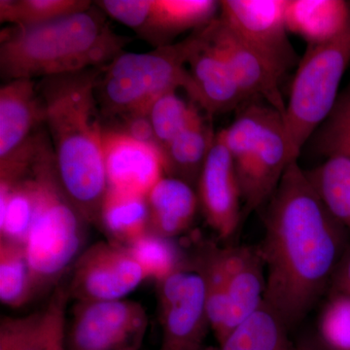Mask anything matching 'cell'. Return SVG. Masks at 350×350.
I'll list each match as a JSON object with an SVG mask.
<instances>
[{"mask_svg":"<svg viewBox=\"0 0 350 350\" xmlns=\"http://www.w3.org/2000/svg\"><path fill=\"white\" fill-rule=\"evenodd\" d=\"M271 108L261 103H247L239 110L231 125L219 131L226 148L231 154L236 170L243 167L254 151Z\"/></svg>","mask_w":350,"mask_h":350,"instance_id":"30","label":"cell"},{"mask_svg":"<svg viewBox=\"0 0 350 350\" xmlns=\"http://www.w3.org/2000/svg\"><path fill=\"white\" fill-rule=\"evenodd\" d=\"M320 342L328 350H350V298L331 294L319 325Z\"/></svg>","mask_w":350,"mask_h":350,"instance_id":"34","label":"cell"},{"mask_svg":"<svg viewBox=\"0 0 350 350\" xmlns=\"http://www.w3.org/2000/svg\"><path fill=\"white\" fill-rule=\"evenodd\" d=\"M98 228L110 243L130 245L150 231L146 196L107 188Z\"/></svg>","mask_w":350,"mask_h":350,"instance_id":"22","label":"cell"},{"mask_svg":"<svg viewBox=\"0 0 350 350\" xmlns=\"http://www.w3.org/2000/svg\"><path fill=\"white\" fill-rule=\"evenodd\" d=\"M40 189L31 167L19 180L0 182V239L24 243L39 206Z\"/></svg>","mask_w":350,"mask_h":350,"instance_id":"23","label":"cell"},{"mask_svg":"<svg viewBox=\"0 0 350 350\" xmlns=\"http://www.w3.org/2000/svg\"><path fill=\"white\" fill-rule=\"evenodd\" d=\"M314 135L319 153L350 160V84L338 94L330 115Z\"/></svg>","mask_w":350,"mask_h":350,"instance_id":"32","label":"cell"},{"mask_svg":"<svg viewBox=\"0 0 350 350\" xmlns=\"http://www.w3.org/2000/svg\"><path fill=\"white\" fill-rule=\"evenodd\" d=\"M44 107L34 80L0 88V182L19 180L31 170L45 131Z\"/></svg>","mask_w":350,"mask_h":350,"instance_id":"7","label":"cell"},{"mask_svg":"<svg viewBox=\"0 0 350 350\" xmlns=\"http://www.w3.org/2000/svg\"><path fill=\"white\" fill-rule=\"evenodd\" d=\"M103 157L108 188L147 196L165 174L162 150L118 126L103 125Z\"/></svg>","mask_w":350,"mask_h":350,"instance_id":"14","label":"cell"},{"mask_svg":"<svg viewBox=\"0 0 350 350\" xmlns=\"http://www.w3.org/2000/svg\"><path fill=\"white\" fill-rule=\"evenodd\" d=\"M350 1L344 0H287L288 31L300 36L308 46L325 43L338 36L349 24Z\"/></svg>","mask_w":350,"mask_h":350,"instance_id":"20","label":"cell"},{"mask_svg":"<svg viewBox=\"0 0 350 350\" xmlns=\"http://www.w3.org/2000/svg\"><path fill=\"white\" fill-rule=\"evenodd\" d=\"M160 350H204L207 329L206 285L192 257L162 282H157Z\"/></svg>","mask_w":350,"mask_h":350,"instance_id":"8","label":"cell"},{"mask_svg":"<svg viewBox=\"0 0 350 350\" xmlns=\"http://www.w3.org/2000/svg\"><path fill=\"white\" fill-rule=\"evenodd\" d=\"M43 310L21 317H2L0 350H27L38 331Z\"/></svg>","mask_w":350,"mask_h":350,"instance_id":"35","label":"cell"},{"mask_svg":"<svg viewBox=\"0 0 350 350\" xmlns=\"http://www.w3.org/2000/svg\"><path fill=\"white\" fill-rule=\"evenodd\" d=\"M223 257L227 273L232 331L264 303L266 268L258 247H224Z\"/></svg>","mask_w":350,"mask_h":350,"instance_id":"17","label":"cell"},{"mask_svg":"<svg viewBox=\"0 0 350 350\" xmlns=\"http://www.w3.org/2000/svg\"><path fill=\"white\" fill-rule=\"evenodd\" d=\"M100 69L44 78L38 84L62 187L88 224L96 227L108 188L96 94Z\"/></svg>","mask_w":350,"mask_h":350,"instance_id":"2","label":"cell"},{"mask_svg":"<svg viewBox=\"0 0 350 350\" xmlns=\"http://www.w3.org/2000/svg\"><path fill=\"white\" fill-rule=\"evenodd\" d=\"M192 258L204 278L209 324L219 345L231 332L223 248L211 243H202L198 244Z\"/></svg>","mask_w":350,"mask_h":350,"instance_id":"24","label":"cell"},{"mask_svg":"<svg viewBox=\"0 0 350 350\" xmlns=\"http://www.w3.org/2000/svg\"><path fill=\"white\" fill-rule=\"evenodd\" d=\"M96 3L103 12L137 33L148 18L152 0H101Z\"/></svg>","mask_w":350,"mask_h":350,"instance_id":"36","label":"cell"},{"mask_svg":"<svg viewBox=\"0 0 350 350\" xmlns=\"http://www.w3.org/2000/svg\"><path fill=\"white\" fill-rule=\"evenodd\" d=\"M287 0H223L220 20L284 77L298 62L288 38Z\"/></svg>","mask_w":350,"mask_h":350,"instance_id":"10","label":"cell"},{"mask_svg":"<svg viewBox=\"0 0 350 350\" xmlns=\"http://www.w3.org/2000/svg\"><path fill=\"white\" fill-rule=\"evenodd\" d=\"M101 12L92 6L45 24L2 29L1 77L44 79L111 63L131 39L113 31Z\"/></svg>","mask_w":350,"mask_h":350,"instance_id":"3","label":"cell"},{"mask_svg":"<svg viewBox=\"0 0 350 350\" xmlns=\"http://www.w3.org/2000/svg\"><path fill=\"white\" fill-rule=\"evenodd\" d=\"M69 280V298L78 301L122 300L147 280L125 246L100 241L83 251Z\"/></svg>","mask_w":350,"mask_h":350,"instance_id":"11","label":"cell"},{"mask_svg":"<svg viewBox=\"0 0 350 350\" xmlns=\"http://www.w3.org/2000/svg\"><path fill=\"white\" fill-rule=\"evenodd\" d=\"M148 327L142 304L78 301L66 328V350H139Z\"/></svg>","mask_w":350,"mask_h":350,"instance_id":"9","label":"cell"},{"mask_svg":"<svg viewBox=\"0 0 350 350\" xmlns=\"http://www.w3.org/2000/svg\"><path fill=\"white\" fill-rule=\"evenodd\" d=\"M68 287L59 283L52 292L42 319L27 350H66Z\"/></svg>","mask_w":350,"mask_h":350,"instance_id":"33","label":"cell"},{"mask_svg":"<svg viewBox=\"0 0 350 350\" xmlns=\"http://www.w3.org/2000/svg\"><path fill=\"white\" fill-rule=\"evenodd\" d=\"M296 350H328L320 342L312 340H304L296 344Z\"/></svg>","mask_w":350,"mask_h":350,"instance_id":"38","label":"cell"},{"mask_svg":"<svg viewBox=\"0 0 350 350\" xmlns=\"http://www.w3.org/2000/svg\"><path fill=\"white\" fill-rule=\"evenodd\" d=\"M159 350H160V349H159Z\"/></svg>","mask_w":350,"mask_h":350,"instance_id":"39","label":"cell"},{"mask_svg":"<svg viewBox=\"0 0 350 350\" xmlns=\"http://www.w3.org/2000/svg\"><path fill=\"white\" fill-rule=\"evenodd\" d=\"M144 269L147 280L162 282L188 262L189 256L174 239L149 231L125 246Z\"/></svg>","mask_w":350,"mask_h":350,"instance_id":"28","label":"cell"},{"mask_svg":"<svg viewBox=\"0 0 350 350\" xmlns=\"http://www.w3.org/2000/svg\"><path fill=\"white\" fill-rule=\"evenodd\" d=\"M192 36L147 53L123 52L100 69L96 84L101 116L121 120L147 115L152 103L183 89L191 98L188 69Z\"/></svg>","mask_w":350,"mask_h":350,"instance_id":"5","label":"cell"},{"mask_svg":"<svg viewBox=\"0 0 350 350\" xmlns=\"http://www.w3.org/2000/svg\"><path fill=\"white\" fill-rule=\"evenodd\" d=\"M207 31L246 98H262L276 111L284 114L286 103L280 91L282 76L239 39L220 18L207 25Z\"/></svg>","mask_w":350,"mask_h":350,"instance_id":"16","label":"cell"},{"mask_svg":"<svg viewBox=\"0 0 350 350\" xmlns=\"http://www.w3.org/2000/svg\"><path fill=\"white\" fill-rule=\"evenodd\" d=\"M31 172L39 183L40 200L25 247L39 296L54 290L86 250L89 224L62 187L46 135L36 151Z\"/></svg>","mask_w":350,"mask_h":350,"instance_id":"4","label":"cell"},{"mask_svg":"<svg viewBox=\"0 0 350 350\" xmlns=\"http://www.w3.org/2000/svg\"><path fill=\"white\" fill-rule=\"evenodd\" d=\"M290 163L283 116L271 107L254 151L237 170L243 218L269 202Z\"/></svg>","mask_w":350,"mask_h":350,"instance_id":"13","label":"cell"},{"mask_svg":"<svg viewBox=\"0 0 350 350\" xmlns=\"http://www.w3.org/2000/svg\"><path fill=\"white\" fill-rule=\"evenodd\" d=\"M330 292L350 298V248L345 250L335 269L331 280Z\"/></svg>","mask_w":350,"mask_h":350,"instance_id":"37","label":"cell"},{"mask_svg":"<svg viewBox=\"0 0 350 350\" xmlns=\"http://www.w3.org/2000/svg\"><path fill=\"white\" fill-rule=\"evenodd\" d=\"M150 231L174 239L192 227L200 208L196 189L174 177L163 176L146 196Z\"/></svg>","mask_w":350,"mask_h":350,"instance_id":"19","label":"cell"},{"mask_svg":"<svg viewBox=\"0 0 350 350\" xmlns=\"http://www.w3.org/2000/svg\"><path fill=\"white\" fill-rule=\"evenodd\" d=\"M350 64V18L338 36L308 46L298 64L283 122L290 163L298 162L301 148L330 115Z\"/></svg>","mask_w":350,"mask_h":350,"instance_id":"6","label":"cell"},{"mask_svg":"<svg viewBox=\"0 0 350 350\" xmlns=\"http://www.w3.org/2000/svg\"><path fill=\"white\" fill-rule=\"evenodd\" d=\"M36 297L25 244L0 239V301L19 308Z\"/></svg>","mask_w":350,"mask_h":350,"instance_id":"27","label":"cell"},{"mask_svg":"<svg viewBox=\"0 0 350 350\" xmlns=\"http://www.w3.org/2000/svg\"><path fill=\"white\" fill-rule=\"evenodd\" d=\"M220 1L152 0L150 12L137 36L155 46L170 45L179 34L202 29L216 19Z\"/></svg>","mask_w":350,"mask_h":350,"instance_id":"18","label":"cell"},{"mask_svg":"<svg viewBox=\"0 0 350 350\" xmlns=\"http://www.w3.org/2000/svg\"><path fill=\"white\" fill-rule=\"evenodd\" d=\"M88 0H1L0 22L14 27L45 24L91 8Z\"/></svg>","mask_w":350,"mask_h":350,"instance_id":"29","label":"cell"},{"mask_svg":"<svg viewBox=\"0 0 350 350\" xmlns=\"http://www.w3.org/2000/svg\"><path fill=\"white\" fill-rule=\"evenodd\" d=\"M308 180L327 208L345 229L350 230V160L333 156L306 172Z\"/></svg>","mask_w":350,"mask_h":350,"instance_id":"26","label":"cell"},{"mask_svg":"<svg viewBox=\"0 0 350 350\" xmlns=\"http://www.w3.org/2000/svg\"><path fill=\"white\" fill-rule=\"evenodd\" d=\"M200 112L193 101L184 100L177 91L169 92L157 98L147 116L150 121L157 144L163 150Z\"/></svg>","mask_w":350,"mask_h":350,"instance_id":"31","label":"cell"},{"mask_svg":"<svg viewBox=\"0 0 350 350\" xmlns=\"http://www.w3.org/2000/svg\"><path fill=\"white\" fill-rule=\"evenodd\" d=\"M215 137L211 122L200 111L163 149L165 176L180 179L196 189Z\"/></svg>","mask_w":350,"mask_h":350,"instance_id":"21","label":"cell"},{"mask_svg":"<svg viewBox=\"0 0 350 350\" xmlns=\"http://www.w3.org/2000/svg\"><path fill=\"white\" fill-rule=\"evenodd\" d=\"M258 246L266 268L264 301L289 329L330 286L345 252L347 229L332 215L305 170L290 163L268 202Z\"/></svg>","mask_w":350,"mask_h":350,"instance_id":"1","label":"cell"},{"mask_svg":"<svg viewBox=\"0 0 350 350\" xmlns=\"http://www.w3.org/2000/svg\"><path fill=\"white\" fill-rule=\"evenodd\" d=\"M283 320L266 303L230 332L217 349L204 350H296Z\"/></svg>","mask_w":350,"mask_h":350,"instance_id":"25","label":"cell"},{"mask_svg":"<svg viewBox=\"0 0 350 350\" xmlns=\"http://www.w3.org/2000/svg\"><path fill=\"white\" fill-rule=\"evenodd\" d=\"M196 192L206 224L219 239H231L243 221V199L234 161L219 133L200 172Z\"/></svg>","mask_w":350,"mask_h":350,"instance_id":"12","label":"cell"},{"mask_svg":"<svg viewBox=\"0 0 350 350\" xmlns=\"http://www.w3.org/2000/svg\"><path fill=\"white\" fill-rule=\"evenodd\" d=\"M191 36L188 69L193 94L190 100L208 116L230 111L247 103L222 55L209 38L207 25Z\"/></svg>","mask_w":350,"mask_h":350,"instance_id":"15","label":"cell"}]
</instances>
